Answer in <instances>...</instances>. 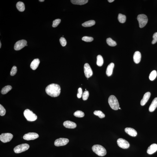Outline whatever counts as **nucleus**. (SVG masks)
<instances>
[{
    "instance_id": "nucleus-20",
    "label": "nucleus",
    "mask_w": 157,
    "mask_h": 157,
    "mask_svg": "<svg viewBox=\"0 0 157 157\" xmlns=\"http://www.w3.org/2000/svg\"><path fill=\"white\" fill-rule=\"evenodd\" d=\"M157 107V98H155L153 99L151 104L149 108L150 112L154 111Z\"/></svg>"
},
{
    "instance_id": "nucleus-42",
    "label": "nucleus",
    "mask_w": 157,
    "mask_h": 157,
    "mask_svg": "<svg viewBox=\"0 0 157 157\" xmlns=\"http://www.w3.org/2000/svg\"><path fill=\"white\" fill-rule=\"evenodd\" d=\"M119 109H120H120H120V107H119Z\"/></svg>"
},
{
    "instance_id": "nucleus-24",
    "label": "nucleus",
    "mask_w": 157,
    "mask_h": 157,
    "mask_svg": "<svg viewBox=\"0 0 157 157\" xmlns=\"http://www.w3.org/2000/svg\"><path fill=\"white\" fill-rule=\"evenodd\" d=\"M12 89V87L10 85H7L3 87L1 91V93L2 94L4 95L7 94L8 92L11 90Z\"/></svg>"
},
{
    "instance_id": "nucleus-12",
    "label": "nucleus",
    "mask_w": 157,
    "mask_h": 157,
    "mask_svg": "<svg viewBox=\"0 0 157 157\" xmlns=\"http://www.w3.org/2000/svg\"><path fill=\"white\" fill-rule=\"evenodd\" d=\"M39 135L37 133L29 132L25 134L23 137L24 139L27 141L34 140L38 138L39 137Z\"/></svg>"
},
{
    "instance_id": "nucleus-5",
    "label": "nucleus",
    "mask_w": 157,
    "mask_h": 157,
    "mask_svg": "<svg viewBox=\"0 0 157 157\" xmlns=\"http://www.w3.org/2000/svg\"><path fill=\"white\" fill-rule=\"evenodd\" d=\"M137 19L139 22V26L140 28L144 27L148 22V18L146 15L145 14L139 15L137 16Z\"/></svg>"
},
{
    "instance_id": "nucleus-25",
    "label": "nucleus",
    "mask_w": 157,
    "mask_h": 157,
    "mask_svg": "<svg viewBox=\"0 0 157 157\" xmlns=\"http://www.w3.org/2000/svg\"><path fill=\"white\" fill-rule=\"evenodd\" d=\"M104 63L102 57L100 55H98L97 57V64L98 66H101Z\"/></svg>"
},
{
    "instance_id": "nucleus-27",
    "label": "nucleus",
    "mask_w": 157,
    "mask_h": 157,
    "mask_svg": "<svg viewBox=\"0 0 157 157\" xmlns=\"http://www.w3.org/2000/svg\"><path fill=\"white\" fill-rule=\"evenodd\" d=\"M106 41L107 44L109 46L113 47L116 46L117 45L116 42L113 40L111 38H107L106 39Z\"/></svg>"
},
{
    "instance_id": "nucleus-29",
    "label": "nucleus",
    "mask_w": 157,
    "mask_h": 157,
    "mask_svg": "<svg viewBox=\"0 0 157 157\" xmlns=\"http://www.w3.org/2000/svg\"><path fill=\"white\" fill-rule=\"evenodd\" d=\"M157 76V73L156 71H153L150 74L149 78L151 81H153L156 78Z\"/></svg>"
},
{
    "instance_id": "nucleus-18",
    "label": "nucleus",
    "mask_w": 157,
    "mask_h": 157,
    "mask_svg": "<svg viewBox=\"0 0 157 157\" xmlns=\"http://www.w3.org/2000/svg\"><path fill=\"white\" fill-rule=\"evenodd\" d=\"M114 66V64L113 63H110L108 66L106 71V73L107 76H110L112 75Z\"/></svg>"
},
{
    "instance_id": "nucleus-17",
    "label": "nucleus",
    "mask_w": 157,
    "mask_h": 157,
    "mask_svg": "<svg viewBox=\"0 0 157 157\" xmlns=\"http://www.w3.org/2000/svg\"><path fill=\"white\" fill-rule=\"evenodd\" d=\"M141 53L138 51H136L134 53L133 56L134 62L136 64L139 63L141 61Z\"/></svg>"
},
{
    "instance_id": "nucleus-39",
    "label": "nucleus",
    "mask_w": 157,
    "mask_h": 157,
    "mask_svg": "<svg viewBox=\"0 0 157 157\" xmlns=\"http://www.w3.org/2000/svg\"><path fill=\"white\" fill-rule=\"evenodd\" d=\"M114 1V0H108V1L109 2L111 3V2H113Z\"/></svg>"
},
{
    "instance_id": "nucleus-14",
    "label": "nucleus",
    "mask_w": 157,
    "mask_h": 157,
    "mask_svg": "<svg viewBox=\"0 0 157 157\" xmlns=\"http://www.w3.org/2000/svg\"><path fill=\"white\" fill-rule=\"evenodd\" d=\"M157 151V145L154 143L148 147L147 150V153L148 154H153Z\"/></svg>"
},
{
    "instance_id": "nucleus-38",
    "label": "nucleus",
    "mask_w": 157,
    "mask_h": 157,
    "mask_svg": "<svg viewBox=\"0 0 157 157\" xmlns=\"http://www.w3.org/2000/svg\"><path fill=\"white\" fill-rule=\"evenodd\" d=\"M153 40L152 41V44H154L157 42V32L154 33L153 36Z\"/></svg>"
},
{
    "instance_id": "nucleus-34",
    "label": "nucleus",
    "mask_w": 157,
    "mask_h": 157,
    "mask_svg": "<svg viewBox=\"0 0 157 157\" xmlns=\"http://www.w3.org/2000/svg\"><path fill=\"white\" fill-rule=\"evenodd\" d=\"M82 40L86 42H91L93 41V37H91L84 36L82 38Z\"/></svg>"
},
{
    "instance_id": "nucleus-23",
    "label": "nucleus",
    "mask_w": 157,
    "mask_h": 157,
    "mask_svg": "<svg viewBox=\"0 0 157 157\" xmlns=\"http://www.w3.org/2000/svg\"><path fill=\"white\" fill-rule=\"evenodd\" d=\"M95 24V22L94 20H90L82 24V26L84 27H91L94 26Z\"/></svg>"
},
{
    "instance_id": "nucleus-4",
    "label": "nucleus",
    "mask_w": 157,
    "mask_h": 157,
    "mask_svg": "<svg viewBox=\"0 0 157 157\" xmlns=\"http://www.w3.org/2000/svg\"><path fill=\"white\" fill-rule=\"evenodd\" d=\"M24 115L26 119L29 121H33L36 120L37 118L36 115L29 109H26L25 110Z\"/></svg>"
},
{
    "instance_id": "nucleus-21",
    "label": "nucleus",
    "mask_w": 157,
    "mask_h": 157,
    "mask_svg": "<svg viewBox=\"0 0 157 157\" xmlns=\"http://www.w3.org/2000/svg\"><path fill=\"white\" fill-rule=\"evenodd\" d=\"M88 2V0H72L71 2L73 4L83 5L86 4Z\"/></svg>"
},
{
    "instance_id": "nucleus-2",
    "label": "nucleus",
    "mask_w": 157,
    "mask_h": 157,
    "mask_svg": "<svg viewBox=\"0 0 157 157\" xmlns=\"http://www.w3.org/2000/svg\"><path fill=\"white\" fill-rule=\"evenodd\" d=\"M93 152L100 156H104L106 155V150L102 146L99 145H95L92 147Z\"/></svg>"
},
{
    "instance_id": "nucleus-28",
    "label": "nucleus",
    "mask_w": 157,
    "mask_h": 157,
    "mask_svg": "<svg viewBox=\"0 0 157 157\" xmlns=\"http://www.w3.org/2000/svg\"><path fill=\"white\" fill-rule=\"evenodd\" d=\"M74 116L78 118H82L84 117V113L82 111H77L74 113Z\"/></svg>"
},
{
    "instance_id": "nucleus-30",
    "label": "nucleus",
    "mask_w": 157,
    "mask_h": 157,
    "mask_svg": "<svg viewBox=\"0 0 157 157\" xmlns=\"http://www.w3.org/2000/svg\"><path fill=\"white\" fill-rule=\"evenodd\" d=\"M95 115L98 116L99 118H102L105 117V115L102 111H95L94 112Z\"/></svg>"
},
{
    "instance_id": "nucleus-8",
    "label": "nucleus",
    "mask_w": 157,
    "mask_h": 157,
    "mask_svg": "<svg viewBox=\"0 0 157 157\" xmlns=\"http://www.w3.org/2000/svg\"><path fill=\"white\" fill-rule=\"evenodd\" d=\"M27 41L25 40L18 41L15 44L14 49L15 50H19L23 48L27 45Z\"/></svg>"
},
{
    "instance_id": "nucleus-10",
    "label": "nucleus",
    "mask_w": 157,
    "mask_h": 157,
    "mask_svg": "<svg viewBox=\"0 0 157 157\" xmlns=\"http://www.w3.org/2000/svg\"><path fill=\"white\" fill-rule=\"evenodd\" d=\"M69 142V140L67 139L64 138H60L55 141L54 144L56 146H64L66 145Z\"/></svg>"
},
{
    "instance_id": "nucleus-19",
    "label": "nucleus",
    "mask_w": 157,
    "mask_h": 157,
    "mask_svg": "<svg viewBox=\"0 0 157 157\" xmlns=\"http://www.w3.org/2000/svg\"><path fill=\"white\" fill-rule=\"evenodd\" d=\"M40 63V61L38 58L33 60L30 65V67L33 70H35L38 67Z\"/></svg>"
},
{
    "instance_id": "nucleus-22",
    "label": "nucleus",
    "mask_w": 157,
    "mask_h": 157,
    "mask_svg": "<svg viewBox=\"0 0 157 157\" xmlns=\"http://www.w3.org/2000/svg\"><path fill=\"white\" fill-rule=\"evenodd\" d=\"M17 9L20 12H23L25 9V5L23 2H18L16 5Z\"/></svg>"
},
{
    "instance_id": "nucleus-36",
    "label": "nucleus",
    "mask_w": 157,
    "mask_h": 157,
    "mask_svg": "<svg viewBox=\"0 0 157 157\" xmlns=\"http://www.w3.org/2000/svg\"><path fill=\"white\" fill-rule=\"evenodd\" d=\"M60 42L61 45L63 47L65 46L67 44V41L66 39L63 37H62L60 39Z\"/></svg>"
},
{
    "instance_id": "nucleus-6",
    "label": "nucleus",
    "mask_w": 157,
    "mask_h": 157,
    "mask_svg": "<svg viewBox=\"0 0 157 157\" xmlns=\"http://www.w3.org/2000/svg\"><path fill=\"white\" fill-rule=\"evenodd\" d=\"M29 148V145L27 143L22 144L15 147L14 150L15 153H19L27 150Z\"/></svg>"
},
{
    "instance_id": "nucleus-40",
    "label": "nucleus",
    "mask_w": 157,
    "mask_h": 157,
    "mask_svg": "<svg viewBox=\"0 0 157 157\" xmlns=\"http://www.w3.org/2000/svg\"><path fill=\"white\" fill-rule=\"evenodd\" d=\"M44 0H39V1L40 2H43L44 1Z\"/></svg>"
},
{
    "instance_id": "nucleus-16",
    "label": "nucleus",
    "mask_w": 157,
    "mask_h": 157,
    "mask_svg": "<svg viewBox=\"0 0 157 157\" xmlns=\"http://www.w3.org/2000/svg\"><path fill=\"white\" fill-rule=\"evenodd\" d=\"M151 95V93L150 92H147L145 93L143 96V98L141 99V105L143 106L146 104L148 101Z\"/></svg>"
},
{
    "instance_id": "nucleus-37",
    "label": "nucleus",
    "mask_w": 157,
    "mask_h": 157,
    "mask_svg": "<svg viewBox=\"0 0 157 157\" xmlns=\"http://www.w3.org/2000/svg\"><path fill=\"white\" fill-rule=\"evenodd\" d=\"M83 94V92L82 88H78V93L77 96V98H81L82 97Z\"/></svg>"
},
{
    "instance_id": "nucleus-7",
    "label": "nucleus",
    "mask_w": 157,
    "mask_h": 157,
    "mask_svg": "<svg viewBox=\"0 0 157 157\" xmlns=\"http://www.w3.org/2000/svg\"><path fill=\"white\" fill-rule=\"evenodd\" d=\"M13 137L12 134L10 133H4L0 135V140L4 143H6L10 141Z\"/></svg>"
},
{
    "instance_id": "nucleus-35",
    "label": "nucleus",
    "mask_w": 157,
    "mask_h": 157,
    "mask_svg": "<svg viewBox=\"0 0 157 157\" xmlns=\"http://www.w3.org/2000/svg\"><path fill=\"white\" fill-rule=\"evenodd\" d=\"M6 113V110L1 105H0V115L3 116Z\"/></svg>"
},
{
    "instance_id": "nucleus-41",
    "label": "nucleus",
    "mask_w": 157,
    "mask_h": 157,
    "mask_svg": "<svg viewBox=\"0 0 157 157\" xmlns=\"http://www.w3.org/2000/svg\"><path fill=\"white\" fill-rule=\"evenodd\" d=\"M1 45H2V44H1V41L0 42V48H1Z\"/></svg>"
},
{
    "instance_id": "nucleus-26",
    "label": "nucleus",
    "mask_w": 157,
    "mask_h": 157,
    "mask_svg": "<svg viewBox=\"0 0 157 157\" xmlns=\"http://www.w3.org/2000/svg\"><path fill=\"white\" fill-rule=\"evenodd\" d=\"M118 19L121 23H124L126 20V17L125 15L120 14L118 15Z\"/></svg>"
},
{
    "instance_id": "nucleus-1",
    "label": "nucleus",
    "mask_w": 157,
    "mask_h": 157,
    "mask_svg": "<svg viewBox=\"0 0 157 157\" xmlns=\"http://www.w3.org/2000/svg\"><path fill=\"white\" fill-rule=\"evenodd\" d=\"M61 88L59 85L57 84H52L46 87L45 91L47 94L52 97L58 96L61 93Z\"/></svg>"
},
{
    "instance_id": "nucleus-9",
    "label": "nucleus",
    "mask_w": 157,
    "mask_h": 157,
    "mask_svg": "<svg viewBox=\"0 0 157 157\" xmlns=\"http://www.w3.org/2000/svg\"><path fill=\"white\" fill-rule=\"evenodd\" d=\"M117 144L120 147L124 149H127L129 147L130 145L126 140L124 139L120 138L118 139L117 141Z\"/></svg>"
},
{
    "instance_id": "nucleus-13",
    "label": "nucleus",
    "mask_w": 157,
    "mask_h": 157,
    "mask_svg": "<svg viewBox=\"0 0 157 157\" xmlns=\"http://www.w3.org/2000/svg\"><path fill=\"white\" fill-rule=\"evenodd\" d=\"M63 125L66 128L69 129H74L76 128L77 127L76 123L69 120L65 121L63 123Z\"/></svg>"
},
{
    "instance_id": "nucleus-3",
    "label": "nucleus",
    "mask_w": 157,
    "mask_h": 157,
    "mask_svg": "<svg viewBox=\"0 0 157 157\" xmlns=\"http://www.w3.org/2000/svg\"><path fill=\"white\" fill-rule=\"evenodd\" d=\"M108 102L110 107L113 110H118L119 108V105L118 99L115 96L111 95L109 97Z\"/></svg>"
},
{
    "instance_id": "nucleus-11",
    "label": "nucleus",
    "mask_w": 157,
    "mask_h": 157,
    "mask_svg": "<svg viewBox=\"0 0 157 157\" xmlns=\"http://www.w3.org/2000/svg\"><path fill=\"white\" fill-rule=\"evenodd\" d=\"M84 71L85 76L87 78L91 77L93 75V72L89 64L86 63L84 66Z\"/></svg>"
},
{
    "instance_id": "nucleus-15",
    "label": "nucleus",
    "mask_w": 157,
    "mask_h": 157,
    "mask_svg": "<svg viewBox=\"0 0 157 157\" xmlns=\"http://www.w3.org/2000/svg\"><path fill=\"white\" fill-rule=\"evenodd\" d=\"M126 132L130 136L135 137L137 136V132L135 129L132 128H127L124 129Z\"/></svg>"
},
{
    "instance_id": "nucleus-32",
    "label": "nucleus",
    "mask_w": 157,
    "mask_h": 157,
    "mask_svg": "<svg viewBox=\"0 0 157 157\" xmlns=\"http://www.w3.org/2000/svg\"><path fill=\"white\" fill-rule=\"evenodd\" d=\"M61 20L60 19H57L54 20L53 22L52 27H56L59 25L60 23Z\"/></svg>"
},
{
    "instance_id": "nucleus-31",
    "label": "nucleus",
    "mask_w": 157,
    "mask_h": 157,
    "mask_svg": "<svg viewBox=\"0 0 157 157\" xmlns=\"http://www.w3.org/2000/svg\"><path fill=\"white\" fill-rule=\"evenodd\" d=\"M89 96V93L88 91H86L83 93L82 95V99L84 100H87L88 99Z\"/></svg>"
},
{
    "instance_id": "nucleus-33",
    "label": "nucleus",
    "mask_w": 157,
    "mask_h": 157,
    "mask_svg": "<svg viewBox=\"0 0 157 157\" xmlns=\"http://www.w3.org/2000/svg\"><path fill=\"white\" fill-rule=\"evenodd\" d=\"M17 71V68L16 66H14L12 68L10 72V75L11 76H14L16 73Z\"/></svg>"
}]
</instances>
